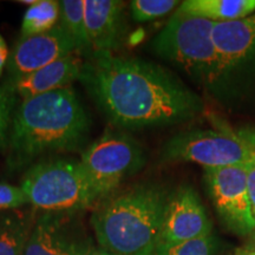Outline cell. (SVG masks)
<instances>
[{"label": "cell", "instance_id": "obj_7", "mask_svg": "<svg viewBox=\"0 0 255 255\" xmlns=\"http://www.w3.org/2000/svg\"><path fill=\"white\" fill-rule=\"evenodd\" d=\"M145 161L144 149L135 138L123 132L108 131L85 149L81 163L101 201L138 173Z\"/></svg>", "mask_w": 255, "mask_h": 255}, {"label": "cell", "instance_id": "obj_2", "mask_svg": "<svg viewBox=\"0 0 255 255\" xmlns=\"http://www.w3.org/2000/svg\"><path fill=\"white\" fill-rule=\"evenodd\" d=\"M90 120L72 88L23 100L9 128L6 165L20 171L41 156L81 149L88 141Z\"/></svg>", "mask_w": 255, "mask_h": 255}, {"label": "cell", "instance_id": "obj_25", "mask_svg": "<svg viewBox=\"0 0 255 255\" xmlns=\"http://www.w3.org/2000/svg\"><path fill=\"white\" fill-rule=\"evenodd\" d=\"M233 255H255V248L254 247L238 248Z\"/></svg>", "mask_w": 255, "mask_h": 255}, {"label": "cell", "instance_id": "obj_12", "mask_svg": "<svg viewBox=\"0 0 255 255\" xmlns=\"http://www.w3.org/2000/svg\"><path fill=\"white\" fill-rule=\"evenodd\" d=\"M72 53L76 47L60 25L44 33L20 36L6 64L8 79L15 81Z\"/></svg>", "mask_w": 255, "mask_h": 255}, {"label": "cell", "instance_id": "obj_5", "mask_svg": "<svg viewBox=\"0 0 255 255\" xmlns=\"http://www.w3.org/2000/svg\"><path fill=\"white\" fill-rule=\"evenodd\" d=\"M20 187L40 212H84L98 202L84 167L73 158L39 159L25 171Z\"/></svg>", "mask_w": 255, "mask_h": 255}, {"label": "cell", "instance_id": "obj_17", "mask_svg": "<svg viewBox=\"0 0 255 255\" xmlns=\"http://www.w3.org/2000/svg\"><path fill=\"white\" fill-rule=\"evenodd\" d=\"M59 25L65 31L76 47V53L91 55L87 26H85L84 0H64L59 1Z\"/></svg>", "mask_w": 255, "mask_h": 255}, {"label": "cell", "instance_id": "obj_4", "mask_svg": "<svg viewBox=\"0 0 255 255\" xmlns=\"http://www.w3.org/2000/svg\"><path fill=\"white\" fill-rule=\"evenodd\" d=\"M214 21L176 11L151 41L152 51L193 82L214 94L218 82V52L213 30Z\"/></svg>", "mask_w": 255, "mask_h": 255}, {"label": "cell", "instance_id": "obj_22", "mask_svg": "<svg viewBox=\"0 0 255 255\" xmlns=\"http://www.w3.org/2000/svg\"><path fill=\"white\" fill-rule=\"evenodd\" d=\"M26 205L30 203L21 187L0 183V212L20 209Z\"/></svg>", "mask_w": 255, "mask_h": 255}, {"label": "cell", "instance_id": "obj_8", "mask_svg": "<svg viewBox=\"0 0 255 255\" xmlns=\"http://www.w3.org/2000/svg\"><path fill=\"white\" fill-rule=\"evenodd\" d=\"M254 137L227 130H193L175 135L162 149L168 162H194L203 168L245 164L250 158Z\"/></svg>", "mask_w": 255, "mask_h": 255}, {"label": "cell", "instance_id": "obj_16", "mask_svg": "<svg viewBox=\"0 0 255 255\" xmlns=\"http://www.w3.org/2000/svg\"><path fill=\"white\" fill-rule=\"evenodd\" d=\"M177 11L214 23H228L255 13V0H187Z\"/></svg>", "mask_w": 255, "mask_h": 255}, {"label": "cell", "instance_id": "obj_10", "mask_svg": "<svg viewBox=\"0 0 255 255\" xmlns=\"http://www.w3.org/2000/svg\"><path fill=\"white\" fill-rule=\"evenodd\" d=\"M205 181L209 196L227 227L239 235H247L255 229L247 187L245 164L205 169Z\"/></svg>", "mask_w": 255, "mask_h": 255}, {"label": "cell", "instance_id": "obj_1", "mask_svg": "<svg viewBox=\"0 0 255 255\" xmlns=\"http://www.w3.org/2000/svg\"><path fill=\"white\" fill-rule=\"evenodd\" d=\"M79 82L109 122L122 129L183 123L205 109L200 96L176 76L141 58L91 55Z\"/></svg>", "mask_w": 255, "mask_h": 255}, {"label": "cell", "instance_id": "obj_21", "mask_svg": "<svg viewBox=\"0 0 255 255\" xmlns=\"http://www.w3.org/2000/svg\"><path fill=\"white\" fill-rule=\"evenodd\" d=\"M154 255H215V240L209 235L183 244L157 247Z\"/></svg>", "mask_w": 255, "mask_h": 255}, {"label": "cell", "instance_id": "obj_27", "mask_svg": "<svg viewBox=\"0 0 255 255\" xmlns=\"http://www.w3.org/2000/svg\"><path fill=\"white\" fill-rule=\"evenodd\" d=\"M254 248H255V247H254Z\"/></svg>", "mask_w": 255, "mask_h": 255}, {"label": "cell", "instance_id": "obj_19", "mask_svg": "<svg viewBox=\"0 0 255 255\" xmlns=\"http://www.w3.org/2000/svg\"><path fill=\"white\" fill-rule=\"evenodd\" d=\"M18 105L17 92L11 83L4 82L0 85V150L7 144L9 128Z\"/></svg>", "mask_w": 255, "mask_h": 255}, {"label": "cell", "instance_id": "obj_9", "mask_svg": "<svg viewBox=\"0 0 255 255\" xmlns=\"http://www.w3.org/2000/svg\"><path fill=\"white\" fill-rule=\"evenodd\" d=\"M94 239L83 212H40L24 255H91Z\"/></svg>", "mask_w": 255, "mask_h": 255}, {"label": "cell", "instance_id": "obj_13", "mask_svg": "<svg viewBox=\"0 0 255 255\" xmlns=\"http://www.w3.org/2000/svg\"><path fill=\"white\" fill-rule=\"evenodd\" d=\"M84 15L91 55L114 53L126 34V4L119 0H84Z\"/></svg>", "mask_w": 255, "mask_h": 255}, {"label": "cell", "instance_id": "obj_18", "mask_svg": "<svg viewBox=\"0 0 255 255\" xmlns=\"http://www.w3.org/2000/svg\"><path fill=\"white\" fill-rule=\"evenodd\" d=\"M59 1L38 0L24 13L21 21V36H33L50 31L59 20Z\"/></svg>", "mask_w": 255, "mask_h": 255}, {"label": "cell", "instance_id": "obj_26", "mask_svg": "<svg viewBox=\"0 0 255 255\" xmlns=\"http://www.w3.org/2000/svg\"><path fill=\"white\" fill-rule=\"evenodd\" d=\"M91 255H115L113 253H109V252L104 251V250H95L94 253Z\"/></svg>", "mask_w": 255, "mask_h": 255}, {"label": "cell", "instance_id": "obj_20", "mask_svg": "<svg viewBox=\"0 0 255 255\" xmlns=\"http://www.w3.org/2000/svg\"><path fill=\"white\" fill-rule=\"evenodd\" d=\"M178 5L176 0H133L130 2V11L133 20L144 23L164 17Z\"/></svg>", "mask_w": 255, "mask_h": 255}, {"label": "cell", "instance_id": "obj_15", "mask_svg": "<svg viewBox=\"0 0 255 255\" xmlns=\"http://www.w3.org/2000/svg\"><path fill=\"white\" fill-rule=\"evenodd\" d=\"M37 212L33 207L0 212V255L25 254Z\"/></svg>", "mask_w": 255, "mask_h": 255}, {"label": "cell", "instance_id": "obj_11", "mask_svg": "<svg viewBox=\"0 0 255 255\" xmlns=\"http://www.w3.org/2000/svg\"><path fill=\"white\" fill-rule=\"evenodd\" d=\"M209 235H212V223L196 191L183 186L170 194L157 247L183 244Z\"/></svg>", "mask_w": 255, "mask_h": 255}, {"label": "cell", "instance_id": "obj_14", "mask_svg": "<svg viewBox=\"0 0 255 255\" xmlns=\"http://www.w3.org/2000/svg\"><path fill=\"white\" fill-rule=\"evenodd\" d=\"M82 68L83 62L81 58H78L76 53H72L30 75L15 81H7L12 84L18 97L27 100L34 96L68 88L72 82L79 81Z\"/></svg>", "mask_w": 255, "mask_h": 255}, {"label": "cell", "instance_id": "obj_6", "mask_svg": "<svg viewBox=\"0 0 255 255\" xmlns=\"http://www.w3.org/2000/svg\"><path fill=\"white\" fill-rule=\"evenodd\" d=\"M213 40L218 52L220 100H247L255 90V13L240 20L215 23Z\"/></svg>", "mask_w": 255, "mask_h": 255}, {"label": "cell", "instance_id": "obj_24", "mask_svg": "<svg viewBox=\"0 0 255 255\" xmlns=\"http://www.w3.org/2000/svg\"><path fill=\"white\" fill-rule=\"evenodd\" d=\"M8 56H9V52H8L7 45H6V41L4 38H2L1 34H0V77H1L2 72H4L5 65L7 64Z\"/></svg>", "mask_w": 255, "mask_h": 255}, {"label": "cell", "instance_id": "obj_23", "mask_svg": "<svg viewBox=\"0 0 255 255\" xmlns=\"http://www.w3.org/2000/svg\"><path fill=\"white\" fill-rule=\"evenodd\" d=\"M246 167V174H247V187H248V194H250L252 210L255 218V137L253 142V148H252L250 158L245 163Z\"/></svg>", "mask_w": 255, "mask_h": 255}, {"label": "cell", "instance_id": "obj_3", "mask_svg": "<svg viewBox=\"0 0 255 255\" xmlns=\"http://www.w3.org/2000/svg\"><path fill=\"white\" fill-rule=\"evenodd\" d=\"M170 194L157 183H135L98 201L91 226L102 250L115 255H154Z\"/></svg>", "mask_w": 255, "mask_h": 255}]
</instances>
